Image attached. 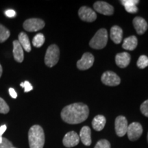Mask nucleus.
Wrapping results in <instances>:
<instances>
[{
  "instance_id": "obj_1",
  "label": "nucleus",
  "mask_w": 148,
  "mask_h": 148,
  "mask_svg": "<svg viewBox=\"0 0 148 148\" xmlns=\"http://www.w3.org/2000/svg\"><path fill=\"white\" fill-rule=\"evenodd\" d=\"M89 114L87 105L83 103H74L64 107L61 111V118L69 124H77L84 121Z\"/></svg>"
},
{
  "instance_id": "obj_2",
  "label": "nucleus",
  "mask_w": 148,
  "mask_h": 148,
  "mask_svg": "<svg viewBox=\"0 0 148 148\" xmlns=\"http://www.w3.org/2000/svg\"><path fill=\"white\" fill-rule=\"evenodd\" d=\"M29 148H43L45 144V134L43 129L39 125H34L28 132Z\"/></svg>"
},
{
  "instance_id": "obj_3",
  "label": "nucleus",
  "mask_w": 148,
  "mask_h": 148,
  "mask_svg": "<svg viewBox=\"0 0 148 148\" xmlns=\"http://www.w3.org/2000/svg\"><path fill=\"white\" fill-rule=\"evenodd\" d=\"M108 42V32L106 29H100L96 32L89 42V45L95 49H101L106 47Z\"/></svg>"
},
{
  "instance_id": "obj_4",
  "label": "nucleus",
  "mask_w": 148,
  "mask_h": 148,
  "mask_svg": "<svg viewBox=\"0 0 148 148\" xmlns=\"http://www.w3.org/2000/svg\"><path fill=\"white\" fill-rule=\"evenodd\" d=\"M60 50L56 45H51L47 48L45 56V63L49 67H52L58 63Z\"/></svg>"
},
{
  "instance_id": "obj_5",
  "label": "nucleus",
  "mask_w": 148,
  "mask_h": 148,
  "mask_svg": "<svg viewBox=\"0 0 148 148\" xmlns=\"http://www.w3.org/2000/svg\"><path fill=\"white\" fill-rule=\"evenodd\" d=\"M44 27L45 22L40 18H29L23 23V28L27 32H36L42 29Z\"/></svg>"
},
{
  "instance_id": "obj_6",
  "label": "nucleus",
  "mask_w": 148,
  "mask_h": 148,
  "mask_svg": "<svg viewBox=\"0 0 148 148\" xmlns=\"http://www.w3.org/2000/svg\"><path fill=\"white\" fill-rule=\"evenodd\" d=\"M143 133V127L138 122H133L128 125L127 134L128 138L132 141H134L140 137Z\"/></svg>"
},
{
  "instance_id": "obj_7",
  "label": "nucleus",
  "mask_w": 148,
  "mask_h": 148,
  "mask_svg": "<svg viewBox=\"0 0 148 148\" xmlns=\"http://www.w3.org/2000/svg\"><path fill=\"white\" fill-rule=\"evenodd\" d=\"M101 82L103 84L110 86H117L121 82V79L114 72L108 71L104 72L101 76Z\"/></svg>"
},
{
  "instance_id": "obj_8",
  "label": "nucleus",
  "mask_w": 148,
  "mask_h": 148,
  "mask_svg": "<svg viewBox=\"0 0 148 148\" xmlns=\"http://www.w3.org/2000/svg\"><path fill=\"white\" fill-rule=\"evenodd\" d=\"M114 127H115V132L117 136L121 137L126 134L127 127H128L126 118L123 116H118L114 122Z\"/></svg>"
},
{
  "instance_id": "obj_9",
  "label": "nucleus",
  "mask_w": 148,
  "mask_h": 148,
  "mask_svg": "<svg viewBox=\"0 0 148 148\" xmlns=\"http://www.w3.org/2000/svg\"><path fill=\"white\" fill-rule=\"evenodd\" d=\"M78 15L82 21L86 22H92L97 18V14L95 11L86 6H82L79 8Z\"/></svg>"
},
{
  "instance_id": "obj_10",
  "label": "nucleus",
  "mask_w": 148,
  "mask_h": 148,
  "mask_svg": "<svg viewBox=\"0 0 148 148\" xmlns=\"http://www.w3.org/2000/svg\"><path fill=\"white\" fill-rule=\"evenodd\" d=\"M93 7L96 12L104 15H112L114 12L113 7L105 1H96L93 4Z\"/></svg>"
},
{
  "instance_id": "obj_11",
  "label": "nucleus",
  "mask_w": 148,
  "mask_h": 148,
  "mask_svg": "<svg viewBox=\"0 0 148 148\" xmlns=\"http://www.w3.org/2000/svg\"><path fill=\"white\" fill-rule=\"evenodd\" d=\"M94 62V56L90 53H84L77 62V67L80 70H86L91 67Z\"/></svg>"
},
{
  "instance_id": "obj_12",
  "label": "nucleus",
  "mask_w": 148,
  "mask_h": 148,
  "mask_svg": "<svg viewBox=\"0 0 148 148\" xmlns=\"http://www.w3.org/2000/svg\"><path fill=\"white\" fill-rule=\"evenodd\" d=\"M79 142V135L74 131L67 132L64 135L62 143L66 147H73L78 145Z\"/></svg>"
},
{
  "instance_id": "obj_13",
  "label": "nucleus",
  "mask_w": 148,
  "mask_h": 148,
  "mask_svg": "<svg viewBox=\"0 0 148 148\" xmlns=\"http://www.w3.org/2000/svg\"><path fill=\"white\" fill-rule=\"evenodd\" d=\"M132 23L138 34L142 35L147 31L148 25L143 18L140 17V16H136L133 19Z\"/></svg>"
},
{
  "instance_id": "obj_14",
  "label": "nucleus",
  "mask_w": 148,
  "mask_h": 148,
  "mask_svg": "<svg viewBox=\"0 0 148 148\" xmlns=\"http://www.w3.org/2000/svg\"><path fill=\"white\" fill-rule=\"evenodd\" d=\"M130 55L127 52L119 53L115 56L116 65L120 68H125L129 65L130 62Z\"/></svg>"
},
{
  "instance_id": "obj_15",
  "label": "nucleus",
  "mask_w": 148,
  "mask_h": 148,
  "mask_svg": "<svg viewBox=\"0 0 148 148\" xmlns=\"http://www.w3.org/2000/svg\"><path fill=\"white\" fill-rule=\"evenodd\" d=\"M79 140L82 143L86 146H89L91 145V131L88 126H84L81 129L79 132Z\"/></svg>"
},
{
  "instance_id": "obj_16",
  "label": "nucleus",
  "mask_w": 148,
  "mask_h": 148,
  "mask_svg": "<svg viewBox=\"0 0 148 148\" xmlns=\"http://www.w3.org/2000/svg\"><path fill=\"white\" fill-rule=\"evenodd\" d=\"M123 30L119 26L114 25L110 29V38L114 43L119 44L122 40Z\"/></svg>"
},
{
  "instance_id": "obj_17",
  "label": "nucleus",
  "mask_w": 148,
  "mask_h": 148,
  "mask_svg": "<svg viewBox=\"0 0 148 148\" xmlns=\"http://www.w3.org/2000/svg\"><path fill=\"white\" fill-rule=\"evenodd\" d=\"M13 55L14 60L16 62H22L23 61V49L18 40L13 41Z\"/></svg>"
},
{
  "instance_id": "obj_18",
  "label": "nucleus",
  "mask_w": 148,
  "mask_h": 148,
  "mask_svg": "<svg viewBox=\"0 0 148 148\" xmlns=\"http://www.w3.org/2000/svg\"><path fill=\"white\" fill-rule=\"evenodd\" d=\"M138 40L135 36H130L127 38H125L123 40L122 47L125 50L133 51L137 47Z\"/></svg>"
},
{
  "instance_id": "obj_19",
  "label": "nucleus",
  "mask_w": 148,
  "mask_h": 148,
  "mask_svg": "<svg viewBox=\"0 0 148 148\" xmlns=\"http://www.w3.org/2000/svg\"><path fill=\"white\" fill-rule=\"evenodd\" d=\"M106 123V119L104 116L99 114L94 117L92 121V126L96 131L102 130Z\"/></svg>"
},
{
  "instance_id": "obj_20",
  "label": "nucleus",
  "mask_w": 148,
  "mask_h": 148,
  "mask_svg": "<svg viewBox=\"0 0 148 148\" xmlns=\"http://www.w3.org/2000/svg\"><path fill=\"white\" fill-rule=\"evenodd\" d=\"M122 5L125 7V10L129 13H136L138 12L136 5L139 3L138 0H123L121 1Z\"/></svg>"
},
{
  "instance_id": "obj_21",
  "label": "nucleus",
  "mask_w": 148,
  "mask_h": 148,
  "mask_svg": "<svg viewBox=\"0 0 148 148\" xmlns=\"http://www.w3.org/2000/svg\"><path fill=\"white\" fill-rule=\"evenodd\" d=\"M18 42L20 45L25 49L27 52H29L31 51V45L29 42V38L25 32H21L18 34Z\"/></svg>"
},
{
  "instance_id": "obj_22",
  "label": "nucleus",
  "mask_w": 148,
  "mask_h": 148,
  "mask_svg": "<svg viewBox=\"0 0 148 148\" xmlns=\"http://www.w3.org/2000/svg\"><path fill=\"white\" fill-rule=\"evenodd\" d=\"M45 42V36L41 33L35 35L32 40V44L34 47H40Z\"/></svg>"
},
{
  "instance_id": "obj_23",
  "label": "nucleus",
  "mask_w": 148,
  "mask_h": 148,
  "mask_svg": "<svg viewBox=\"0 0 148 148\" xmlns=\"http://www.w3.org/2000/svg\"><path fill=\"white\" fill-rule=\"evenodd\" d=\"M10 33L8 29L3 25L0 24V42H3L6 40L10 36Z\"/></svg>"
},
{
  "instance_id": "obj_24",
  "label": "nucleus",
  "mask_w": 148,
  "mask_h": 148,
  "mask_svg": "<svg viewBox=\"0 0 148 148\" xmlns=\"http://www.w3.org/2000/svg\"><path fill=\"white\" fill-rule=\"evenodd\" d=\"M137 66L140 69H145L148 66V58L145 55H142L138 58L137 60Z\"/></svg>"
},
{
  "instance_id": "obj_25",
  "label": "nucleus",
  "mask_w": 148,
  "mask_h": 148,
  "mask_svg": "<svg viewBox=\"0 0 148 148\" xmlns=\"http://www.w3.org/2000/svg\"><path fill=\"white\" fill-rule=\"evenodd\" d=\"M10 110L8 105L4 101V99L0 97V113L7 114Z\"/></svg>"
},
{
  "instance_id": "obj_26",
  "label": "nucleus",
  "mask_w": 148,
  "mask_h": 148,
  "mask_svg": "<svg viewBox=\"0 0 148 148\" xmlns=\"http://www.w3.org/2000/svg\"><path fill=\"white\" fill-rule=\"evenodd\" d=\"M94 148H110V143L108 140L101 139L96 143Z\"/></svg>"
},
{
  "instance_id": "obj_27",
  "label": "nucleus",
  "mask_w": 148,
  "mask_h": 148,
  "mask_svg": "<svg viewBox=\"0 0 148 148\" xmlns=\"http://www.w3.org/2000/svg\"><path fill=\"white\" fill-rule=\"evenodd\" d=\"M12 147V143L6 138H3L2 141L0 142V148H11Z\"/></svg>"
},
{
  "instance_id": "obj_28",
  "label": "nucleus",
  "mask_w": 148,
  "mask_h": 148,
  "mask_svg": "<svg viewBox=\"0 0 148 148\" xmlns=\"http://www.w3.org/2000/svg\"><path fill=\"white\" fill-rule=\"evenodd\" d=\"M140 109L142 114L148 117V99L144 101V102H143V103L140 105Z\"/></svg>"
},
{
  "instance_id": "obj_29",
  "label": "nucleus",
  "mask_w": 148,
  "mask_h": 148,
  "mask_svg": "<svg viewBox=\"0 0 148 148\" xmlns=\"http://www.w3.org/2000/svg\"><path fill=\"white\" fill-rule=\"evenodd\" d=\"M20 86H21V87L24 88V92H29L30 90H32L33 89L32 84H31L28 81H25L24 82H21Z\"/></svg>"
},
{
  "instance_id": "obj_30",
  "label": "nucleus",
  "mask_w": 148,
  "mask_h": 148,
  "mask_svg": "<svg viewBox=\"0 0 148 148\" xmlns=\"http://www.w3.org/2000/svg\"><path fill=\"white\" fill-rule=\"evenodd\" d=\"M5 15L9 18L14 17L16 16V12L14 10H12V9H9V10H7L5 12Z\"/></svg>"
},
{
  "instance_id": "obj_31",
  "label": "nucleus",
  "mask_w": 148,
  "mask_h": 148,
  "mask_svg": "<svg viewBox=\"0 0 148 148\" xmlns=\"http://www.w3.org/2000/svg\"><path fill=\"white\" fill-rule=\"evenodd\" d=\"M7 129V126L6 125H2L0 126V142L2 141L3 137H2V135L3 134V133L5 132Z\"/></svg>"
},
{
  "instance_id": "obj_32",
  "label": "nucleus",
  "mask_w": 148,
  "mask_h": 148,
  "mask_svg": "<svg viewBox=\"0 0 148 148\" xmlns=\"http://www.w3.org/2000/svg\"><path fill=\"white\" fill-rule=\"evenodd\" d=\"M9 94L11 96V97H12L13 99H16L17 97V94L15 91V90L12 88H9Z\"/></svg>"
},
{
  "instance_id": "obj_33",
  "label": "nucleus",
  "mask_w": 148,
  "mask_h": 148,
  "mask_svg": "<svg viewBox=\"0 0 148 148\" xmlns=\"http://www.w3.org/2000/svg\"><path fill=\"white\" fill-rule=\"evenodd\" d=\"M2 71H3V70H2V66H1V64H0V77H1V75H2Z\"/></svg>"
},
{
  "instance_id": "obj_34",
  "label": "nucleus",
  "mask_w": 148,
  "mask_h": 148,
  "mask_svg": "<svg viewBox=\"0 0 148 148\" xmlns=\"http://www.w3.org/2000/svg\"><path fill=\"white\" fill-rule=\"evenodd\" d=\"M147 142H148V133H147Z\"/></svg>"
},
{
  "instance_id": "obj_35",
  "label": "nucleus",
  "mask_w": 148,
  "mask_h": 148,
  "mask_svg": "<svg viewBox=\"0 0 148 148\" xmlns=\"http://www.w3.org/2000/svg\"><path fill=\"white\" fill-rule=\"evenodd\" d=\"M11 148H16V147H14V146H13V147H11Z\"/></svg>"
}]
</instances>
